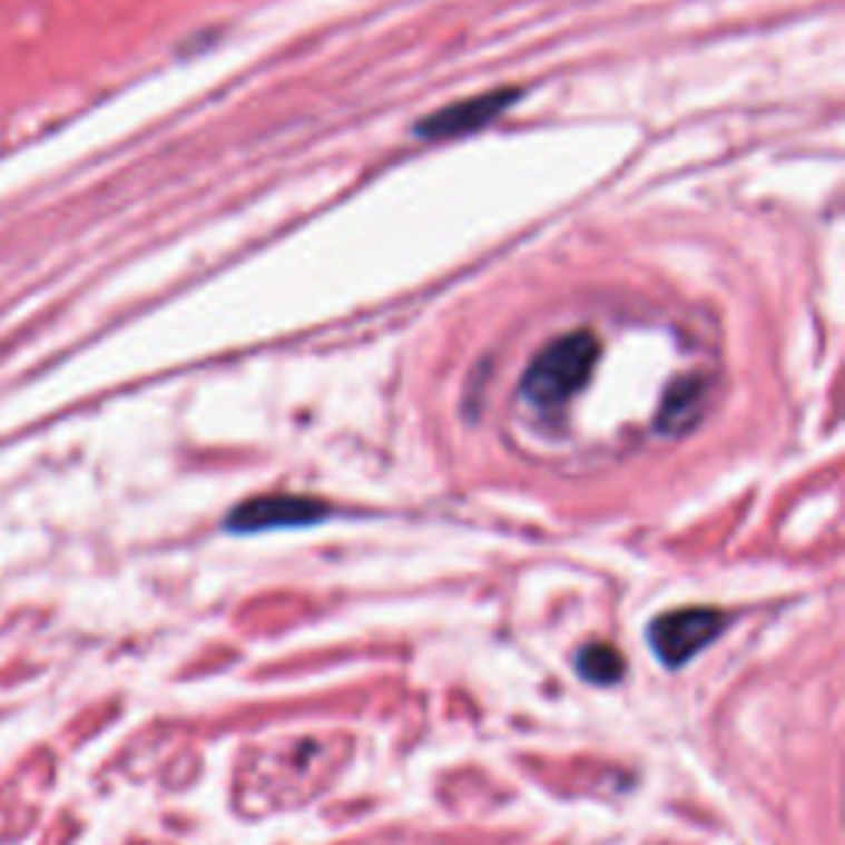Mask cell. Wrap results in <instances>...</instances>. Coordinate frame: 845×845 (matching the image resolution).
<instances>
[{
  "instance_id": "cell-4",
  "label": "cell",
  "mask_w": 845,
  "mask_h": 845,
  "mask_svg": "<svg viewBox=\"0 0 845 845\" xmlns=\"http://www.w3.org/2000/svg\"><path fill=\"white\" fill-rule=\"evenodd\" d=\"M519 102V90H492V94L466 96L460 102H450L436 112H430L423 122H416V136L440 143V139H460L475 129H485L495 122L505 109Z\"/></svg>"
},
{
  "instance_id": "cell-5",
  "label": "cell",
  "mask_w": 845,
  "mask_h": 845,
  "mask_svg": "<svg viewBox=\"0 0 845 845\" xmlns=\"http://www.w3.org/2000/svg\"><path fill=\"white\" fill-rule=\"evenodd\" d=\"M707 403H710V383L707 376H680L667 386L664 400H660V413H658V430L667 433V436H684L690 433L704 413H707Z\"/></svg>"
},
{
  "instance_id": "cell-1",
  "label": "cell",
  "mask_w": 845,
  "mask_h": 845,
  "mask_svg": "<svg viewBox=\"0 0 845 845\" xmlns=\"http://www.w3.org/2000/svg\"><path fill=\"white\" fill-rule=\"evenodd\" d=\"M598 357H601V341L591 331L564 334L539 351V357L522 376V396L542 413L562 410L564 403L591 380Z\"/></svg>"
},
{
  "instance_id": "cell-3",
  "label": "cell",
  "mask_w": 845,
  "mask_h": 845,
  "mask_svg": "<svg viewBox=\"0 0 845 845\" xmlns=\"http://www.w3.org/2000/svg\"><path fill=\"white\" fill-rule=\"evenodd\" d=\"M327 515H331V509L321 499L275 492V495H255V499L242 502L238 509H232L228 519H225V529L228 532L301 529V525H314Z\"/></svg>"
},
{
  "instance_id": "cell-6",
  "label": "cell",
  "mask_w": 845,
  "mask_h": 845,
  "mask_svg": "<svg viewBox=\"0 0 845 845\" xmlns=\"http://www.w3.org/2000/svg\"><path fill=\"white\" fill-rule=\"evenodd\" d=\"M578 674L588 684H615L625 677V655L611 645H588L578 655Z\"/></svg>"
},
{
  "instance_id": "cell-2",
  "label": "cell",
  "mask_w": 845,
  "mask_h": 845,
  "mask_svg": "<svg viewBox=\"0 0 845 845\" xmlns=\"http://www.w3.org/2000/svg\"><path fill=\"white\" fill-rule=\"evenodd\" d=\"M727 615L717 608H680V611H667L651 621L648 628V645L667 667H680L694 655H700L724 628H727Z\"/></svg>"
}]
</instances>
